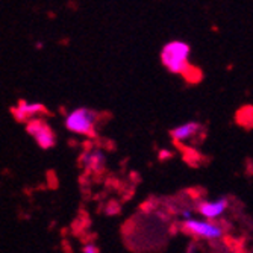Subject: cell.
<instances>
[{"label":"cell","mask_w":253,"mask_h":253,"mask_svg":"<svg viewBox=\"0 0 253 253\" xmlns=\"http://www.w3.org/2000/svg\"><path fill=\"white\" fill-rule=\"evenodd\" d=\"M99 122H100V116L97 111L86 106H79L67 114L64 126L68 132H72L75 135L93 138L97 135Z\"/></svg>","instance_id":"3"},{"label":"cell","mask_w":253,"mask_h":253,"mask_svg":"<svg viewBox=\"0 0 253 253\" xmlns=\"http://www.w3.org/2000/svg\"><path fill=\"white\" fill-rule=\"evenodd\" d=\"M203 133V126L199 122H185L170 129V138L176 144H190L194 143Z\"/></svg>","instance_id":"7"},{"label":"cell","mask_w":253,"mask_h":253,"mask_svg":"<svg viewBox=\"0 0 253 253\" xmlns=\"http://www.w3.org/2000/svg\"><path fill=\"white\" fill-rule=\"evenodd\" d=\"M45 106L38 102H28V100H20L14 108H12V116L15 117L17 122H31L41 114H44Z\"/></svg>","instance_id":"8"},{"label":"cell","mask_w":253,"mask_h":253,"mask_svg":"<svg viewBox=\"0 0 253 253\" xmlns=\"http://www.w3.org/2000/svg\"><path fill=\"white\" fill-rule=\"evenodd\" d=\"M26 132L31 135V138L35 141V144L42 149L49 150L56 146L58 136L53 130V127L41 117H37L26 123Z\"/></svg>","instance_id":"5"},{"label":"cell","mask_w":253,"mask_h":253,"mask_svg":"<svg viewBox=\"0 0 253 253\" xmlns=\"http://www.w3.org/2000/svg\"><path fill=\"white\" fill-rule=\"evenodd\" d=\"M123 211V206L119 200H108L103 205V214L106 217H117Z\"/></svg>","instance_id":"9"},{"label":"cell","mask_w":253,"mask_h":253,"mask_svg":"<svg viewBox=\"0 0 253 253\" xmlns=\"http://www.w3.org/2000/svg\"><path fill=\"white\" fill-rule=\"evenodd\" d=\"M37 49H38V50H40V49H42V42H41V41H38V42H37Z\"/></svg>","instance_id":"13"},{"label":"cell","mask_w":253,"mask_h":253,"mask_svg":"<svg viewBox=\"0 0 253 253\" xmlns=\"http://www.w3.org/2000/svg\"><path fill=\"white\" fill-rule=\"evenodd\" d=\"M185 253H200V244L197 240L191 238L185 246Z\"/></svg>","instance_id":"10"},{"label":"cell","mask_w":253,"mask_h":253,"mask_svg":"<svg viewBox=\"0 0 253 253\" xmlns=\"http://www.w3.org/2000/svg\"><path fill=\"white\" fill-rule=\"evenodd\" d=\"M79 163L86 173L102 174L108 167V156L103 149L97 146H89L81 153Z\"/></svg>","instance_id":"6"},{"label":"cell","mask_w":253,"mask_h":253,"mask_svg":"<svg viewBox=\"0 0 253 253\" xmlns=\"http://www.w3.org/2000/svg\"><path fill=\"white\" fill-rule=\"evenodd\" d=\"M82 253H100V249L96 243L88 241L82 246Z\"/></svg>","instance_id":"11"},{"label":"cell","mask_w":253,"mask_h":253,"mask_svg":"<svg viewBox=\"0 0 253 253\" xmlns=\"http://www.w3.org/2000/svg\"><path fill=\"white\" fill-rule=\"evenodd\" d=\"M231 208V199L227 196H218L212 199H196V214L206 220L221 221Z\"/></svg>","instance_id":"4"},{"label":"cell","mask_w":253,"mask_h":253,"mask_svg":"<svg viewBox=\"0 0 253 253\" xmlns=\"http://www.w3.org/2000/svg\"><path fill=\"white\" fill-rule=\"evenodd\" d=\"M190 59L191 45L182 40H171L166 42L159 52V61L170 75L183 76L193 81V72L196 70Z\"/></svg>","instance_id":"1"},{"label":"cell","mask_w":253,"mask_h":253,"mask_svg":"<svg viewBox=\"0 0 253 253\" xmlns=\"http://www.w3.org/2000/svg\"><path fill=\"white\" fill-rule=\"evenodd\" d=\"M173 156V153H171V150H169V149H159L158 150V158H159V161H167V159H170Z\"/></svg>","instance_id":"12"},{"label":"cell","mask_w":253,"mask_h":253,"mask_svg":"<svg viewBox=\"0 0 253 253\" xmlns=\"http://www.w3.org/2000/svg\"><path fill=\"white\" fill-rule=\"evenodd\" d=\"M180 231L197 241L220 243L226 235V226L221 221L206 220L203 217L194 215L191 218L180 221Z\"/></svg>","instance_id":"2"}]
</instances>
